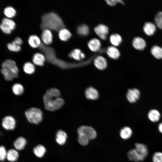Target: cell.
Returning <instances> with one entry per match:
<instances>
[{
	"mask_svg": "<svg viewBox=\"0 0 162 162\" xmlns=\"http://www.w3.org/2000/svg\"><path fill=\"white\" fill-rule=\"evenodd\" d=\"M132 44L136 49L139 50H143L146 46L145 40L140 37L135 38L133 40Z\"/></svg>",
	"mask_w": 162,
	"mask_h": 162,
	"instance_id": "cell-12",
	"label": "cell"
},
{
	"mask_svg": "<svg viewBox=\"0 0 162 162\" xmlns=\"http://www.w3.org/2000/svg\"><path fill=\"white\" fill-rule=\"evenodd\" d=\"M151 51L152 55L156 58H162V48L160 47L154 45L152 48Z\"/></svg>",
	"mask_w": 162,
	"mask_h": 162,
	"instance_id": "cell-28",
	"label": "cell"
},
{
	"mask_svg": "<svg viewBox=\"0 0 162 162\" xmlns=\"http://www.w3.org/2000/svg\"><path fill=\"white\" fill-rule=\"evenodd\" d=\"M23 70L26 73L28 74H32L35 71V67L32 63L28 62L25 63L24 64Z\"/></svg>",
	"mask_w": 162,
	"mask_h": 162,
	"instance_id": "cell-31",
	"label": "cell"
},
{
	"mask_svg": "<svg viewBox=\"0 0 162 162\" xmlns=\"http://www.w3.org/2000/svg\"><path fill=\"white\" fill-rule=\"evenodd\" d=\"M143 29L146 34L150 36L154 34L156 30V27L153 23L147 22L143 26Z\"/></svg>",
	"mask_w": 162,
	"mask_h": 162,
	"instance_id": "cell-14",
	"label": "cell"
},
{
	"mask_svg": "<svg viewBox=\"0 0 162 162\" xmlns=\"http://www.w3.org/2000/svg\"><path fill=\"white\" fill-rule=\"evenodd\" d=\"M60 96V92L57 89L51 88L48 89L43 96L45 108L53 111L61 108L64 101Z\"/></svg>",
	"mask_w": 162,
	"mask_h": 162,
	"instance_id": "cell-1",
	"label": "cell"
},
{
	"mask_svg": "<svg viewBox=\"0 0 162 162\" xmlns=\"http://www.w3.org/2000/svg\"><path fill=\"white\" fill-rule=\"evenodd\" d=\"M2 134V132L1 131H0V137L1 136Z\"/></svg>",
	"mask_w": 162,
	"mask_h": 162,
	"instance_id": "cell-44",
	"label": "cell"
},
{
	"mask_svg": "<svg viewBox=\"0 0 162 162\" xmlns=\"http://www.w3.org/2000/svg\"><path fill=\"white\" fill-rule=\"evenodd\" d=\"M0 29L4 33L6 34H10L12 32L10 28L2 23L0 24Z\"/></svg>",
	"mask_w": 162,
	"mask_h": 162,
	"instance_id": "cell-40",
	"label": "cell"
},
{
	"mask_svg": "<svg viewBox=\"0 0 162 162\" xmlns=\"http://www.w3.org/2000/svg\"><path fill=\"white\" fill-rule=\"evenodd\" d=\"M41 38L45 44L49 45L51 44L52 41V35L51 30L48 29H44Z\"/></svg>",
	"mask_w": 162,
	"mask_h": 162,
	"instance_id": "cell-10",
	"label": "cell"
},
{
	"mask_svg": "<svg viewBox=\"0 0 162 162\" xmlns=\"http://www.w3.org/2000/svg\"><path fill=\"white\" fill-rule=\"evenodd\" d=\"M46 151L45 147L41 145H38L33 149L34 154L38 158H41L44 155Z\"/></svg>",
	"mask_w": 162,
	"mask_h": 162,
	"instance_id": "cell-27",
	"label": "cell"
},
{
	"mask_svg": "<svg viewBox=\"0 0 162 162\" xmlns=\"http://www.w3.org/2000/svg\"><path fill=\"white\" fill-rule=\"evenodd\" d=\"M58 35L61 40L65 41H67L72 35L70 31L64 28H62L58 31Z\"/></svg>",
	"mask_w": 162,
	"mask_h": 162,
	"instance_id": "cell-20",
	"label": "cell"
},
{
	"mask_svg": "<svg viewBox=\"0 0 162 162\" xmlns=\"http://www.w3.org/2000/svg\"><path fill=\"white\" fill-rule=\"evenodd\" d=\"M148 116L151 121L153 122H156L159 120L160 114L158 110L152 109L148 112Z\"/></svg>",
	"mask_w": 162,
	"mask_h": 162,
	"instance_id": "cell-22",
	"label": "cell"
},
{
	"mask_svg": "<svg viewBox=\"0 0 162 162\" xmlns=\"http://www.w3.org/2000/svg\"><path fill=\"white\" fill-rule=\"evenodd\" d=\"M132 133V130L130 128L128 127H125L121 130L120 135L122 139L127 140L131 137Z\"/></svg>",
	"mask_w": 162,
	"mask_h": 162,
	"instance_id": "cell-24",
	"label": "cell"
},
{
	"mask_svg": "<svg viewBox=\"0 0 162 162\" xmlns=\"http://www.w3.org/2000/svg\"><path fill=\"white\" fill-rule=\"evenodd\" d=\"M2 127L7 130H12L14 129L16 125L15 119L10 115H7L2 118Z\"/></svg>",
	"mask_w": 162,
	"mask_h": 162,
	"instance_id": "cell-6",
	"label": "cell"
},
{
	"mask_svg": "<svg viewBox=\"0 0 162 162\" xmlns=\"http://www.w3.org/2000/svg\"><path fill=\"white\" fill-rule=\"evenodd\" d=\"M45 60L44 56L40 53L37 52L34 54L32 61L33 63L36 65L42 66Z\"/></svg>",
	"mask_w": 162,
	"mask_h": 162,
	"instance_id": "cell-15",
	"label": "cell"
},
{
	"mask_svg": "<svg viewBox=\"0 0 162 162\" xmlns=\"http://www.w3.org/2000/svg\"><path fill=\"white\" fill-rule=\"evenodd\" d=\"M127 156L129 159L135 162L141 161L140 159L135 148L130 150L127 153Z\"/></svg>",
	"mask_w": 162,
	"mask_h": 162,
	"instance_id": "cell-25",
	"label": "cell"
},
{
	"mask_svg": "<svg viewBox=\"0 0 162 162\" xmlns=\"http://www.w3.org/2000/svg\"><path fill=\"white\" fill-rule=\"evenodd\" d=\"M153 162H162V152H154L152 156Z\"/></svg>",
	"mask_w": 162,
	"mask_h": 162,
	"instance_id": "cell-37",
	"label": "cell"
},
{
	"mask_svg": "<svg viewBox=\"0 0 162 162\" xmlns=\"http://www.w3.org/2000/svg\"><path fill=\"white\" fill-rule=\"evenodd\" d=\"M140 92L136 88L129 89L127 93L126 97L128 101L131 103H135L139 99Z\"/></svg>",
	"mask_w": 162,
	"mask_h": 162,
	"instance_id": "cell-9",
	"label": "cell"
},
{
	"mask_svg": "<svg viewBox=\"0 0 162 162\" xmlns=\"http://www.w3.org/2000/svg\"><path fill=\"white\" fill-rule=\"evenodd\" d=\"M19 157L18 152L16 149L11 148L7 151L6 159L11 162L16 161Z\"/></svg>",
	"mask_w": 162,
	"mask_h": 162,
	"instance_id": "cell-21",
	"label": "cell"
},
{
	"mask_svg": "<svg viewBox=\"0 0 162 162\" xmlns=\"http://www.w3.org/2000/svg\"><path fill=\"white\" fill-rule=\"evenodd\" d=\"M77 32L80 35L83 36L86 35L89 33V28L86 25H82L78 27Z\"/></svg>",
	"mask_w": 162,
	"mask_h": 162,
	"instance_id": "cell-34",
	"label": "cell"
},
{
	"mask_svg": "<svg viewBox=\"0 0 162 162\" xmlns=\"http://www.w3.org/2000/svg\"><path fill=\"white\" fill-rule=\"evenodd\" d=\"M94 64L98 69L103 70L106 68L107 66L106 59L101 56H97L94 60Z\"/></svg>",
	"mask_w": 162,
	"mask_h": 162,
	"instance_id": "cell-11",
	"label": "cell"
},
{
	"mask_svg": "<svg viewBox=\"0 0 162 162\" xmlns=\"http://www.w3.org/2000/svg\"><path fill=\"white\" fill-rule=\"evenodd\" d=\"M88 44L89 49L94 52L98 51L101 46L100 42L98 39L95 38L89 40Z\"/></svg>",
	"mask_w": 162,
	"mask_h": 162,
	"instance_id": "cell-18",
	"label": "cell"
},
{
	"mask_svg": "<svg viewBox=\"0 0 162 162\" xmlns=\"http://www.w3.org/2000/svg\"><path fill=\"white\" fill-rule=\"evenodd\" d=\"M2 24L10 28L12 31L16 27V23L13 20L8 18H3L2 20Z\"/></svg>",
	"mask_w": 162,
	"mask_h": 162,
	"instance_id": "cell-32",
	"label": "cell"
},
{
	"mask_svg": "<svg viewBox=\"0 0 162 162\" xmlns=\"http://www.w3.org/2000/svg\"><path fill=\"white\" fill-rule=\"evenodd\" d=\"M78 134V140L79 143L83 146L88 145L89 140L88 138L82 134Z\"/></svg>",
	"mask_w": 162,
	"mask_h": 162,
	"instance_id": "cell-36",
	"label": "cell"
},
{
	"mask_svg": "<svg viewBox=\"0 0 162 162\" xmlns=\"http://www.w3.org/2000/svg\"><path fill=\"white\" fill-rule=\"evenodd\" d=\"M111 43L114 46H117L119 45L122 41L121 36L118 34H111L110 38Z\"/></svg>",
	"mask_w": 162,
	"mask_h": 162,
	"instance_id": "cell-29",
	"label": "cell"
},
{
	"mask_svg": "<svg viewBox=\"0 0 162 162\" xmlns=\"http://www.w3.org/2000/svg\"><path fill=\"white\" fill-rule=\"evenodd\" d=\"M82 52L80 49H75L71 51L69 56L70 57L73 58L75 60L79 61L82 59L81 57Z\"/></svg>",
	"mask_w": 162,
	"mask_h": 162,
	"instance_id": "cell-33",
	"label": "cell"
},
{
	"mask_svg": "<svg viewBox=\"0 0 162 162\" xmlns=\"http://www.w3.org/2000/svg\"><path fill=\"white\" fill-rule=\"evenodd\" d=\"M158 129L159 132L162 134V122L160 123L158 125Z\"/></svg>",
	"mask_w": 162,
	"mask_h": 162,
	"instance_id": "cell-43",
	"label": "cell"
},
{
	"mask_svg": "<svg viewBox=\"0 0 162 162\" xmlns=\"http://www.w3.org/2000/svg\"><path fill=\"white\" fill-rule=\"evenodd\" d=\"M25 114L28 121L32 123L38 124L42 120V112L37 108L32 107L27 110L25 111Z\"/></svg>",
	"mask_w": 162,
	"mask_h": 162,
	"instance_id": "cell-4",
	"label": "cell"
},
{
	"mask_svg": "<svg viewBox=\"0 0 162 162\" xmlns=\"http://www.w3.org/2000/svg\"><path fill=\"white\" fill-rule=\"evenodd\" d=\"M11 89L13 93L17 96L22 95L24 91L23 87L19 83H15L13 85Z\"/></svg>",
	"mask_w": 162,
	"mask_h": 162,
	"instance_id": "cell-26",
	"label": "cell"
},
{
	"mask_svg": "<svg viewBox=\"0 0 162 162\" xmlns=\"http://www.w3.org/2000/svg\"><path fill=\"white\" fill-rule=\"evenodd\" d=\"M8 49L10 51L14 52H18L21 50L20 46L11 43H8L7 45Z\"/></svg>",
	"mask_w": 162,
	"mask_h": 162,
	"instance_id": "cell-38",
	"label": "cell"
},
{
	"mask_svg": "<svg viewBox=\"0 0 162 162\" xmlns=\"http://www.w3.org/2000/svg\"><path fill=\"white\" fill-rule=\"evenodd\" d=\"M135 148L141 161H143L148 156V150L147 146L145 144L141 143H136Z\"/></svg>",
	"mask_w": 162,
	"mask_h": 162,
	"instance_id": "cell-7",
	"label": "cell"
},
{
	"mask_svg": "<svg viewBox=\"0 0 162 162\" xmlns=\"http://www.w3.org/2000/svg\"><path fill=\"white\" fill-rule=\"evenodd\" d=\"M7 152L4 146H0V161H3L6 158Z\"/></svg>",
	"mask_w": 162,
	"mask_h": 162,
	"instance_id": "cell-39",
	"label": "cell"
},
{
	"mask_svg": "<svg viewBox=\"0 0 162 162\" xmlns=\"http://www.w3.org/2000/svg\"><path fill=\"white\" fill-rule=\"evenodd\" d=\"M26 144V139L20 136L15 140L14 146L16 150H21L24 149Z\"/></svg>",
	"mask_w": 162,
	"mask_h": 162,
	"instance_id": "cell-19",
	"label": "cell"
},
{
	"mask_svg": "<svg viewBox=\"0 0 162 162\" xmlns=\"http://www.w3.org/2000/svg\"><path fill=\"white\" fill-rule=\"evenodd\" d=\"M1 72L6 81H10L18 77L19 69L15 62L10 59L4 60L1 64Z\"/></svg>",
	"mask_w": 162,
	"mask_h": 162,
	"instance_id": "cell-3",
	"label": "cell"
},
{
	"mask_svg": "<svg viewBox=\"0 0 162 162\" xmlns=\"http://www.w3.org/2000/svg\"><path fill=\"white\" fill-rule=\"evenodd\" d=\"M107 4L110 6H113L116 5L117 3H123V2L122 0H110L106 1Z\"/></svg>",
	"mask_w": 162,
	"mask_h": 162,
	"instance_id": "cell-41",
	"label": "cell"
},
{
	"mask_svg": "<svg viewBox=\"0 0 162 162\" xmlns=\"http://www.w3.org/2000/svg\"><path fill=\"white\" fill-rule=\"evenodd\" d=\"M154 22L156 26L162 29V11L158 12L155 15Z\"/></svg>",
	"mask_w": 162,
	"mask_h": 162,
	"instance_id": "cell-35",
	"label": "cell"
},
{
	"mask_svg": "<svg viewBox=\"0 0 162 162\" xmlns=\"http://www.w3.org/2000/svg\"><path fill=\"white\" fill-rule=\"evenodd\" d=\"M106 53L109 57L113 59L118 58L120 56L119 50L114 46L109 47L106 50Z\"/></svg>",
	"mask_w": 162,
	"mask_h": 162,
	"instance_id": "cell-23",
	"label": "cell"
},
{
	"mask_svg": "<svg viewBox=\"0 0 162 162\" xmlns=\"http://www.w3.org/2000/svg\"><path fill=\"white\" fill-rule=\"evenodd\" d=\"M67 137V134L64 131L59 130L56 133V140L58 144L63 145L65 143Z\"/></svg>",
	"mask_w": 162,
	"mask_h": 162,
	"instance_id": "cell-16",
	"label": "cell"
},
{
	"mask_svg": "<svg viewBox=\"0 0 162 162\" xmlns=\"http://www.w3.org/2000/svg\"><path fill=\"white\" fill-rule=\"evenodd\" d=\"M12 43L15 44L20 46L23 43L22 40L19 37H17L13 40L12 42Z\"/></svg>",
	"mask_w": 162,
	"mask_h": 162,
	"instance_id": "cell-42",
	"label": "cell"
},
{
	"mask_svg": "<svg viewBox=\"0 0 162 162\" xmlns=\"http://www.w3.org/2000/svg\"><path fill=\"white\" fill-rule=\"evenodd\" d=\"M4 13L7 18L10 19L15 16L16 11L14 8L9 6L6 7L4 9Z\"/></svg>",
	"mask_w": 162,
	"mask_h": 162,
	"instance_id": "cell-30",
	"label": "cell"
},
{
	"mask_svg": "<svg viewBox=\"0 0 162 162\" xmlns=\"http://www.w3.org/2000/svg\"><path fill=\"white\" fill-rule=\"evenodd\" d=\"M94 30L100 39L103 40L106 39L109 32V29L107 26L104 24H99L95 27Z\"/></svg>",
	"mask_w": 162,
	"mask_h": 162,
	"instance_id": "cell-8",
	"label": "cell"
},
{
	"mask_svg": "<svg viewBox=\"0 0 162 162\" xmlns=\"http://www.w3.org/2000/svg\"><path fill=\"white\" fill-rule=\"evenodd\" d=\"M40 26L43 30L59 31L64 28V25L58 15L54 12H50L42 16Z\"/></svg>",
	"mask_w": 162,
	"mask_h": 162,
	"instance_id": "cell-2",
	"label": "cell"
},
{
	"mask_svg": "<svg viewBox=\"0 0 162 162\" xmlns=\"http://www.w3.org/2000/svg\"><path fill=\"white\" fill-rule=\"evenodd\" d=\"M28 42L29 45L33 48L39 47L41 44L40 39L35 35L30 36L28 38Z\"/></svg>",
	"mask_w": 162,
	"mask_h": 162,
	"instance_id": "cell-17",
	"label": "cell"
},
{
	"mask_svg": "<svg viewBox=\"0 0 162 162\" xmlns=\"http://www.w3.org/2000/svg\"><path fill=\"white\" fill-rule=\"evenodd\" d=\"M78 134H82L87 136L89 140H92L96 138L97 133L92 127L87 126H82L77 130Z\"/></svg>",
	"mask_w": 162,
	"mask_h": 162,
	"instance_id": "cell-5",
	"label": "cell"
},
{
	"mask_svg": "<svg viewBox=\"0 0 162 162\" xmlns=\"http://www.w3.org/2000/svg\"><path fill=\"white\" fill-rule=\"evenodd\" d=\"M86 98L89 99L95 100L97 99L99 97L98 91L92 87H89L86 89L85 91Z\"/></svg>",
	"mask_w": 162,
	"mask_h": 162,
	"instance_id": "cell-13",
	"label": "cell"
}]
</instances>
